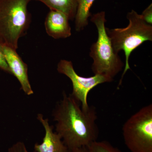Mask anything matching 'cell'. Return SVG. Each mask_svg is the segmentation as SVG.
I'll use <instances>...</instances> for the list:
<instances>
[{
    "label": "cell",
    "instance_id": "obj_15",
    "mask_svg": "<svg viewBox=\"0 0 152 152\" xmlns=\"http://www.w3.org/2000/svg\"><path fill=\"white\" fill-rule=\"evenodd\" d=\"M0 69L12 75L10 70L9 67V66L5 59L4 57L3 56L1 50H0Z\"/></svg>",
    "mask_w": 152,
    "mask_h": 152
},
{
    "label": "cell",
    "instance_id": "obj_4",
    "mask_svg": "<svg viewBox=\"0 0 152 152\" xmlns=\"http://www.w3.org/2000/svg\"><path fill=\"white\" fill-rule=\"evenodd\" d=\"M31 0H0V45L16 50L29 27Z\"/></svg>",
    "mask_w": 152,
    "mask_h": 152
},
{
    "label": "cell",
    "instance_id": "obj_14",
    "mask_svg": "<svg viewBox=\"0 0 152 152\" xmlns=\"http://www.w3.org/2000/svg\"><path fill=\"white\" fill-rule=\"evenodd\" d=\"M8 152H29L27 149L25 144L22 142H17L10 148H9ZM33 152H37L34 151Z\"/></svg>",
    "mask_w": 152,
    "mask_h": 152
},
{
    "label": "cell",
    "instance_id": "obj_1",
    "mask_svg": "<svg viewBox=\"0 0 152 152\" xmlns=\"http://www.w3.org/2000/svg\"><path fill=\"white\" fill-rule=\"evenodd\" d=\"M63 95L53 113L56 132L69 150L88 146L99 137L96 110L93 106L83 110L71 94Z\"/></svg>",
    "mask_w": 152,
    "mask_h": 152
},
{
    "label": "cell",
    "instance_id": "obj_13",
    "mask_svg": "<svg viewBox=\"0 0 152 152\" xmlns=\"http://www.w3.org/2000/svg\"><path fill=\"white\" fill-rule=\"evenodd\" d=\"M142 18L143 19L144 21L149 24H152V4H151L148 7L144 10L141 15Z\"/></svg>",
    "mask_w": 152,
    "mask_h": 152
},
{
    "label": "cell",
    "instance_id": "obj_2",
    "mask_svg": "<svg viewBox=\"0 0 152 152\" xmlns=\"http://www.w3.org/2000/svg\"><path fill=\"white\" fill-rule=\"evenodd\" d=\"M91 21L96 25L98 33L97 40L90 48L89 55L93 60V72L104 76L113 81L114 78L122 70L124 64L114 51L106 31L105 13L102 11L94 14L91 16Z\"/></svg>",
    "mask_w": 152,
    "mask_h": 152
},
{
    "label": "cell",
    "instance_id": "obj_9",
    "mask_svg": "<svg viewBox=\"0 0 152 152\" xmlns=\"http://www.w3.org/2000/svg\"><path fill=\"white\" fill-rule=\"evenodd\" d=\"M69 17L59 11L50 10L45 20L48 35L55 39H65L72 35Z\"/></svg>",
    "mask_w": 152,
    "mask_h": 152
},
{
    "label": "cell",
    "instance_id": "obj_12",
    "mask_svg": "<svg viewBox=\"0 0 152 152\" xmlns=\"http://www.w3.org/2000/svg\"><path fill=\"white\" fill-rule=\"evenodd\" d=\"M87 147L89 152H122L106 141H96Z\"/></svg>",
    "mask_w": 152,
    "mask_h": 152
},
{
    "label": "cell",
    "instance_id": "obj_16",
    "mask_svg": "<svg viewBox=\"0 0 152 152\" xmlns=\"http://www.w3.org/2000/svg\"><path fill=\"white\" fill-rule=\"evenodd\" d=\"M69 152H89L88 147H81L69 150Z\"/></svg>",
    "mask_w": 152,
    "mask_h": 152
},
{
    "label": "cell",
    "instance_id": "obj_6",
    "mask_svg": "<svg viewBox=\"0 0 152 152\" xmlns=\"http://www.w3.org/2000/svg\"><path fill=\"white\" fill-rule=\"evenodd\" d=\"M57 70L71 80L73 87L71 95L80 104L82 108L84 110H88L89 108L88 96L91 90L101 84L112 82L101 75H94L88 77L80 76L75 71L72 62L67 60H61L58 64Z\"/></svg>",
    "mask_w": 152,
    "mask_h": 152
},
{
    "label": "cell",
    "instance_id": "obj_8",
    "mask_svg": "<svg viewBox=\"0 0 152 152\" xmlns=\"http://www.w3.org/2000/svg\"><path fill=\"white\" fill-rule=\"evenodd\" d=\"M37 118L43 126L45 135L42 143L34 145V151L37 152H69L60 136L54 132L53 126H50L49 120L44 119L42 114H38Z\"/></svg>",
    "mask_w": 152,
    "mask_h": 152
},
{
    "label": "cell",
    "instance_id": "obj_5",
    "mask_svg": "<svg viewBox=\"0 0 152 152\" xmlns=\"http://www.w3.org/2000/svg\"><path fill=\"white\" fill-rule=\"evenodd\" d=\"M123 137L131 152H152V104L144 106L124 124Z\"/></svg>",
    "mask_w": 152,
    "mask_h": 152
},
{
    "label": "cell",
    "instance_id": "obj_3",
    "mask_svg": "<svg viewBox=\"0 0 152 152\" xmlns=\"http://www.w3.org/2000/svg\"><path fill=\"white\" fill-rule=\"evenodd\" d=\"M126 17L129 21L126 27L113 29L106 28L115 52L118 54L123 50L126 57L124 69L119 86L121 84L125 74L130 69L129 61L132 52L144 42L152 41V26L146 23L141 15L132 10Z\"/></svg>",
    "mask_w": 152,
    "mask_h": 152
},
{
    "label": "cell",
    "instance_id": "obj_7",
    "mask_svg": "<svg viewBox=\"0 0 152 152\" xmlns=\"http://www.w3.org/2000/svg\"><path fill=\"white\" fill-rule=\"evenodd\" d=\"M0 50L10 70L11 74L18 79L22 90L28 96L33 94L34 91L28 76L27 65L17 53L16 50L1 45Z\"/></svg>",
    "mask_w": 152,
    "mask_h": 152
},
{
    "label": "cell",
    "instance_id": "obj_10",
    "mask_svg": "<svg viewBox=\"0 0 152 152\" xmlns=\"http://www.w3.org/2000/svg\"><path fill=\"white\" fill-rule=\"evenodd\" d=\"M33 1V0H31ZM43 3L50 10L59 11L66 14L71 20L75 17L77 0H34Z\"/></svg>",
    "mask_w": 152,
    "mask_h": 152
},
{
    "label": "cell",
    "instance_id": "obj_11",
    "mask_svg": "<svg viewBox=\"0 0 152 152\" xmlns=\"http://www.w3.org/2000/svg\"><path fill=\"white\" fill-rule=\"evenodd\" d=\"M95 0H77V8L75 17V27L77 31H80L88 24L91 16L90 10Z\"/></svg>",
    "mask_w": 152,
    "mask_h": 152
}]
</instances>
